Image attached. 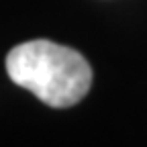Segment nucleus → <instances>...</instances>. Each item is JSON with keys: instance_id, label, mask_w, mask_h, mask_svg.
<instances>
[{"instance_id": "f257e3e1", "label": "nucleus", "mask_w": 147, "mask_h": 147, "mask_svg": "<svg viewBox=\"0 0 147 147\" xmlns=\"http://www.w3.org/2000/svg\"><path fill=\"white\" fill-rule=\"evenodd\" d=\"M6 71L10 80L53 108L78 104L92 86V67L76 49L33 39L8 51Z\"/></svg>"}]
</instances>
